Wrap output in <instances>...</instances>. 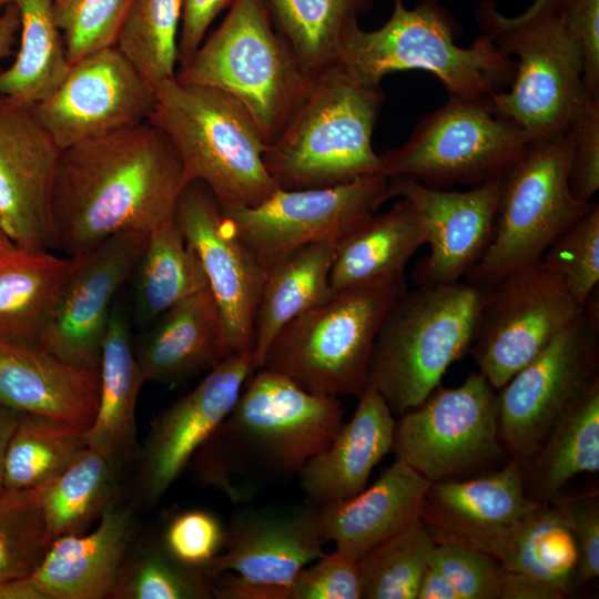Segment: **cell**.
Returning a JSON list of instances; mask_svg holds the SVG:
<instances>
[{"label": "cell", "instance_id": "obj_1", "mask_svg": "<svg viewBox=\"0 0 599 599\" xmlns=\"http://www.w3.org/2000/svg\"><path fill=\"white\" fill-rule=\"evenodd\" d=\"M166 134L149 121L60 150L50 205L51 247L77 255L175 213L187 184Z\"/></svg>", "mask_w": 599, "mask_h": 599}, {"label": "cell", "instance_id": "obj_2", "mask_svg": "<svg viewBox=\"0 0 599 599\" xmlns=\"http://www.w3.org/2000/svg\"><path fill=\"white\" fill-rule=\"evenodd\" d=\"M256 370L189 464L201 486L223 491L235 504L237 489L242 504L261 485L297 476L344 424L338 398L312 394L282 374Z\"/></svg>", "mask_w": 599, "mask_h": 599}, {"label": "cell", "instance_id": "obj_3", "mask_svg": "<svg viewBox=\"0 0 599 599\" xmlns=\"http://www.w3.org/2000/svg\"><path fill=\"white\" fill-rule=\"evenodd\" d=\"M460 28L435 0L407 9L394 0L392 16L377 30L359 26L344 37L336 63L361 84L377 87L388 73L424 70L437 77L448 95L490 104L511 84L516 60L481 33L469 48L455 43Z\"/></svg>", "mask_w": 599, "mask_h": 599}, {"label": "cell", "instance_id": "obj_4", "mask_svg": "<svg viewBox=\"0 0 599 599\" xmlns=\"http://www.w3.org/2000/svg\"><path fill=\"white\" fill-rule=\"evenodd\" d=\"M384 97L380 85L361 84L337 64L318 73L300 109L264 151L277 187H329L383 174L372 136Z\"/></svg>", "mask_w": 599, "mask_h": 599}, {"label": "cell", "instance_id": "obj_5", "mask_svg": "<svg viewBox=\"0 0 599 599\" xmlns=\"http://www.w3.org/2000/svg\"><path fill=\"white\" fill-rule=\"evenodd\" d=\"M149 122L174 145L187 182L204 184L222 210L255 206L278 189L264 164L266 143L229 93L173 77L155 90Z\"/></svg>", "mask_w": 599, "mask_h": 599}, {"label": "cell", "instance_id": "obj_6", "mask_svg": "<svg viewBox=\"0 0 599 599\" xmlns=\"http://www.w3.org/2000/svg\"><path fill=\"white\" fill-rule=\"evenodd\" d=\"M174 77L232 95L268 145L300 109L316 75L304 69L277 32L264 0H235Z\"/></svg>", "mask_w": 599, "mask_h": 599}, {"label": "cell", "instance_id": "obj_7", "mask_svg": "<svg viewBox=\"0 0 599 599\" xmlns=\"http://www.w3.org/2000/svg\"><path fill=\"white\" fill-rule=\"evenodd\" d=\"M481 291L464 282L405 288L374 343L367 385L394 416L420 405L469 353Z\"/></svg>", "mask_w": 599, "mask_h": 599}, {"label": "cell", "instance_id": "obj_8", "mask_svg": "<svg viewBox=\"0 0 599 599\" xmlns=\"http://www.w3.org/2000/svg\"><path fill=\"white\" fill-rule=\"evenodd\" d=\"M475 19L500 51L518 58L509 90L491 97L493 111L529 140L565 133L587 93L581 47L564 17L524 12L511 18L494 0H483Z\"/></svg>", "mask_w": 599, "mask_h": 599}, {"label": "cell", "instance_id": "obj_9", "mask_svg": "<svg viewBox=\"0 0 599 599\" xmlns=\"http://www.w3.org/2000/svg\"><path fill=\"white\" fill-rule=\"evenodd\" d=\"M571 146L565 132L532 139L499 176L493 236L464 281L484 291L512 271L540 261L548 247L577 223L593 202L569 187Z\"/></svg>", "mask_w": 599, "mask_h": 599}, {"label": "cell", "instance_id": "obj_10", "mask_svg": "<svg viewBox=\"0 0 599 599\" xmlns=\"http://www.w3.org/2000/svg\"><path fill=\"white\" fill-rule=\"evenodd\" d=\"M404 285L336 291L288 322L268 346L261 368L327 397L358 398L367 387L377 334Z\"/></svg>", "mask_w": 599, "mask_h": 599}, {"label": "cell", "instance_id": "obj_11", "mask_svg": "<svg viewBox=\"0 0 599 599\" xmlns=\"http://www.w3.org/2000/svg\"><path fill=\"white\" fill-rule=\"evenodd\" d=\"M392 453L430 483L474 477L509 458L499 436L498 394L480 372L436 388L398 416Z\"/></svg>", "mask_w": 599, "mask_h": 599}, {"label": "cell", "instance_id": "obj_12", "mask_svg": "<svg viewBox=\"0 0 599 599\" xmlns=\"http://www.w3.org/2000/svg\"><path fill=\"white\" fill-rule=\"evenodd\" d=\"M529 138L490 104L449 95L422 118L407 141L379 154L383 174L427 186H476L499 177Z\"/></svg>", "mask_w": 599, "mask_h": 599}, {"label": "cell", "instance_id": "obj_13", "mask_svg": "<svg viewBox=\"0 0 599 599\" xmlns=\"http://www.w3.org/2000/svg\"><path fill=\"white\" fill-rule=\"evenodd\" d=\"M599 382L598 303L557 333L499 390V436L509 458L526 461Z\"/></svg>", "mask_w": 599, "mask_h": 599}, {"label": "cell", "instance_id": "obj_14", "mask_svg": "<svg viewBox=\"0 0 599 599\" xmlns=\"http://www.w3.org/2000/svg\"><path fill=\"white\" fill-rule=\"evenodd\" d=\"M581 312L562 278L540 260L481 291L469 353L499 390Z\"/></svg>", "mask_w": 599, "mask_h": 599}, {"label": "cell", "instance_id": "obj_15", "mask_svg": "<svg viewBox=\"0 0 599 599\" xmlns=\"http://www.w3.org/2000/svg\"><path fill=\"white\" fill-rule=\"evenodd\" d=\"M390 197L389 177L378 174L337 186L277 189L255 206L222 211L236 236L270 270L302 246L336 243Z\"/></svg>", "mask_w": 599, "mask_h": 599}, {"label": "cell", "instance_id": "obj_16", "mask_svg": "<svg viewBox=\"0 0 599 599\" xmlns=\"http://www.w3.org/2000/svg\"><path fill=\"white\" fill-rule=\"evenodd\" d=\"M155 91L114 45L71 64L59 87L31 106L60 150L149 121Z\"/></svg>", "mask_w": 599, "mask_h": 599}, {"label": "cell", "instance_id": "obj_17", "mask_svg": "<svg viewBox=\"0 0 599 599\" xmlns=\"http://www.w3.org/2000/svg\"><path fill=\"white\" fill-rule=\"evenodd\" d=\"M175 217L204 271L224 325L229 353L253 352L255 315L268 270L232 231L204 184L185 185Z\"/></svg>", "mask_w": 599, "mask_h": 599}, {"label": "cell", "instance_id": "obj_18", "mask_svg": "<svg viewBox=\"0 0 599 599\" xmlns=\"http://www.w3.org/2000/svg\"><path fill=\"white\" fill-rule=\"evenodd\" d=\"M149 232L126 231L74 256L39 346L73 365L100 368L112 303L146 246Z\"/></svg>", "mask_w": 599, "mask_h": 599}, {"label": "cell", "instance_id": "obj_19", "mask_svg": "<svg viewBox=\"0 0 599 599\" xmlns=\"http://www.w3.org/2000/svg\"><path fill=\"white\" fill-rule=\"evenodd\" d=\"M256 370L252 351L227 355L154 418L138 458V493L158 504L236 403Z\"/></svg>", "mask_w": 599, "mask_h": 599}, {"label": "cell", "instance_id": "obj_20", "mask_svg": "<svg viewBox=\"0 0 599 599\" xmlns=\"http://www.w3.org/2000/svg\"><path fill=\"white\" fill-rule=\"evenodd\" d=\"M540 504L526 494L520 461L509 458L481 475L432 483L420 519L436 542L463 544L500 562L517 529Z\"/></svg>", "mask_w": 599, "mask_h": 599}, {"label": "cell", "instance_id": "obj_21", "mask_svg": "<svg viewBox=\"0 0 599 599\" xmlns=\"http://www.w3.org/2000/svg\"><path fill=\"white\" fill-rule=\"evenodd\" d=\"M326 542L319 507L311 501L245 507L232 516L223 549L205 571L213 579L233 572L290 590L297 572L325 551Z\"/></svg>", "mask_w": 599, "mask_h": 599}, {"label": "cell", "instance_id": "obj_22", "mask_svg": "<svg viewBox=\"0 0 599 599\" xmlns=\"http://www.w3.org/2000/svg\"><path fill=\"white\" fill-rule=\"evenodd\" d=\"M59 154L31 106L0 95V232L17 247H51L50 205Z\"/></svg>", "mask_w": 599, "mask_h": 599}, {"label": "cell", "instance_id": "obj_23", "mask_svg": "<svg viewBox=\"0 0 599 599\" xmlns=\"http://www.w3.org/2000/svg\"><path fill=\"white\" fill-rule=\"evenodd\" d=\"M499 187V177L466 191L389 177L392 197L408 200L427 231L430 253L414 272L417 285L458 282L479 260L493 236Z\"/></svg>", "mask_w": 599, "mask_h": 599}, {"label": "cell", "instance_id": "obj_24", "mask_svg": "<svg viewBox=\"0 0 599 599\" xmlns=\"http://www.w3.org/2000/svg\"><path fill=\"white\" fill-rule=\"evenodd\" d=\"M100 368L73 365L39 345L0 337V405L87 430L95 416Z\"/></svg>", "mask_w": 599, "mask_h": 599}, {"label": "cell", "instance_id": "obj_25", "mask_svg": "<svg viewBox=\"0 0 599 599\" xmlns=\"http://www.w3.org/2000/svg\"><path fill=\"white\" fill-rule=\"evenodd\" d=\"M136 529L133 507L115 499L91 532L53 540L29 579L42 599L110 598Z\"/></svg>", "mask_w": 599, "mask_h": 599}, {"label": "cell", "instance_id": "obj_26", "mask_svg": "<svg viewBox=\"0 0 599 599\" xmlns=\"http://www.w3.org/2000/svg\"><path fill=\"white\" fill-rule=\"evenodd\" d=\"M430 481L399 459L357 495L319 507L325 539L359 560L420 519Z\"/></svg>", "mask_w": 599, "mask_h": 599}, {"label": "cell", "instance_id": "obj_27", "mask_svg": "<svg viewBox=\"0 0 599 599\" xmlns=\"http://www.w3.org/2000/svg\"><path fill=\"white\" fill-rule=\"evenodd\" d=\"M395 423L386 402L367 385L352 418L297 474L308 501L321 507L362 491L373 469L392 451Z\"/></svg>", "mask_w": 599, "mask_h": 599}, {"label": "cell", "instance_id": "obj_28", "mask_svg": "<svg viewBox=\"0 0 599 599\" xmlns=\"http://www.w3.org/2000/svg\"><path fill=\"white\" fill-rule=\"evenodd\" d=\"M427 242L422 219L400 197L388 211L365 217L336 242L331 285L335 291L404 285L408 261Z\"/></svg>", "mask_w": 599, "mask_h": 599}, {"label": "cell", "instance_id": "obj_29", "mask_svg": "<svg viewBox=\"0 0 599 599\" xmlns=\"http://www.w3.org/2000/svg\"><path fill=\"white\" fill-rule=\"evenodd\" d=\"M144 382L129 318L116 304L101 346L98 408L84 438L87 446L102 455L118 474L140 455L136 405Z\"/></svg>", "mask_w": 599, "mask_h": 599}, {"label": "cell", "instance_id": "obj_30", "mask_svg": "<svg viewBox=\"0 0 599 599\" xmlns=\"http://www.w3.org/2000/svg\"><path fill=\"white\" fill-rule=\"evenodd\" d=\"M135 349L146 380L173 384L230 355L217 305L205 288L172 306Z\"/></svg>", "mask_w": 599, "mask_h": 599}, {"label": "cell", "instance_id": "obj_31", "mask_svg": "<svg viewBox=\"0 0 599 599\" xmlns=\"http://www.w3.org/2000/svg\"><path fill=\"white\" fill-rule=\"evenodd\" d=\"M74 264V256L14 246L0 253V337L39 345Z\"/></svg>", "mask_w": 599, "mask_h": 599}, {"label": "cell", "instance_id": "obj_32", "mask_svg": "<svg viewBox=\"0 0 599 599\" xmlns=\"http://www.w3.org/2000/svg\"><path fill=\"white\" fill-rule=\"evenodd\" d=\"M334 242L307 244L268 270L254 322L256 369L277 333L300 314L332 298L329 282Z\"/></svg>", "mask_w": 599, "mask_h": 599}, {"label": "cell", "instance_id": "obj_33", "mask_svg": "<svg viewBox=\"0 0 599 599\" xmlns=\"http://www.w3.org/2000/svg\"><path fill=\"white\" fill-rule=\"evenodd\" d=\"M520 464L526 494L537 502L556 499L577 475L599 470V382Z\"/></svg>", "mask_w": 599, "mask_h": 599}, {"label": "cell", "instance_id": "obj_34", "mask_svg": "<svg viewBox=\"0 0 599 599\" xmlns=\"http://www.w3.org/2000/svg\"><path fill=\"white\" fill-rule=\"evenodd\" d=\"M14 6L21 39L12 65L0 72V95L32 106L62 82L70 64L53 17V0H0V12Z\"/></svg>", "mask_w": 599, "mask_h": 599}, {"label": "cell", "instance_id": "obj_35", "mask_svg": "<svg viewBox=\"0 0 599 599\" xmlns=\"http://www.w3.org/2000/svg\"><path fill=\"white\" fill-rule=\"evenodd\" d=\"M135 319L153 323L183 300L209 288L202 265L185 242L175 213L149 232L135 267Z\"/></svg>", "mask_w": 599, "mask_h": 599}, {"label": "cell", "instance_id": "obj_36", "mask_svg": "<svg viewBox=\"0 0 599 599\" xmlns=\"http://www.w3.org/2000/svg\"><path fill=\"white\" fill-rule=\"evenodd\" d=\"M264 1L275 29L314 77L336 63L344 37L373 6V0Z\"/></svg>", "mask_w": 599, "mask_h": 599}, {"label": "cell", "instance_id": "obj_37", "mask_svg": "<svg viewBox=\"0 0 599 599\" xmlns=\"http://www.w3.org/2000/svg\"><path fill=\"white\" fill-rule=\"evenodd\" d=\"M499 564L505 571L549 587L562 598L579 587L578 546L551 502H541L524 520Z\"/></svg>", "mask_w": 599, "mask_h": 599}, {"label": "cell", "instance_id": "obj_38", "mask_svg": "<svg viewBox=\"0 0 599 599\" xmlns=\"http://www.w3.org/2000/svg\"><path fill=\"white\" fill-rule=\"evenodd\" d=\"M51 544L82 534L118 499V473L88 446L55 478L40 486Z\"/></svg>", "mask_w": 599, "mask_h": 599}, {"label": "cell", "instance_id": "obj_39", "mask_svg": "<svg viewBox=\"0 0 599 599\" xmlns=\"http://www.w3.org/2000/svg\"><path fill=\"white\" fill-rule=\"evenodd\" d=\"M84 432L21 412L6 449L2 488H37L55 478L87 447Z\"/></svg>", "mask_w": 599, "mask_h": 599}, {"label": "cell", "instance_id": "obj_40", "mask_svg": "<svg viewBox=\"0 0 599 599\" xmlns=\"http://www.w3.org/2000/svg\"><path fill=\"white\" fill-rule=\"evenodd\" d=\"M181 0H132L115 47L155 91L175 75Z\"/></svg>", "mask_w": 599, "mask_h": 599}, {"label": "cell", "instance_id": "obj_41", "mask_svg": "<svg viewBox=\"0 0 599 599\" xmlns=\"http://www.w3.org/2000/svg\"><path fill=\"white\" fill-rule=\"evenodd\" d=\"M134 542V541H133ZM129 548L111 599H212L213 578L174 558L160 539Z\"/></svg>", "mask_w": 599, "mask_h": 599}, {"label": "cell", "instance_id": "obj_42", "mask_svg": "<svg viewBox=\"0 0 599 599\" xmlns=\"http://www.w3.org/2000/svg\"><path fill=\"white\" fill-rule=\"evenodd\" d=\"M436 541L419 519L359 559L362 599H416Z\"/></svg>", "mask_w": 599, "mask_h": 599}, {"label": "cell", "instance_id": "obj_43", "mask_svg": "<svg viewBox=\"0 0 599 599\" xmlns=\"http://www.w3.org/2000/svg\"><path fill=\"white\" fill-rule=\"evenodd\" d=\"M51 541L41 504V489L0 490V583L30 578Z\"/></svg>", "mask_w": 599, "mask_h": 599}, {"label": "cell", "instance_id": "obj_44", "mask_svg": "<svg viewBox=\"0 0 599 599\" xmlns=\"http://www.w3.org/2000/svg\"><path fill=\"white\" fill-rule=\"evenodd\" d=\"M132 0H53L69 64L114 47Z\"/></svg>", "mask_w": 599, "mask_h": 599}, {"label": "cell", "instance_id": "obj_45", "mask_svg": "<svg viewBox=\"0 0 599 599\" xmlns=\"http://www.w3.org/2000/svg\"><path fill=\"white\" fill-rule=\"evenodd\" d=\"M542 262L559 275L573 300L583 305L599 282V204L562 233Z\"/></svg>", "mask_w": 599, "mask_h": 599}, {"label": "cell", "instance_id": "obj_46", "mask_svg": "<svg viewBox=\"0 0 599 599\" xmlns=\"http://www.w3.org/2000/svg\"><path fill=\"white\" fill-rule=\"evenodd\" d=\"M430 562L449 580L458 599H500L504 569L488 554L440 541L433 549Z\"/></svg>", "mask_w": 599, "mask_h": 599}, {"label": "cell", "instance_id": "obj_47", "mask_svg": "<svg viewBox=\"0 0 599 599\" xmlns=\"http://www.w3.org/2000/svg\"><path fill=\"white\" fill-rule=\"evenodd\" d=\"M225 527L220 518L204 509H189L170 518L161 541L181 562L205 570L222 551Z\"/></svg>", "mask_w": 599, "mask_h": 599}, {"label": "cell", "instance_id": "obj_48", "mask_svg": "<svg viewBox=\"0 0 599 599\" xmlns=\"http://www.w3.org/2000/svg\"><path fill=\"white\" fill-rule=\"evenodd\" d=\"M359 560L335 549L302 568L290 587V599H362Z\"/></svg>", "mask_w": 599, "mask_h": 599}, {"label": "cell", "instance_id": "obj_49", "mask_svg": "<svg viewBox=\"0 0 599 599\" xmlns=\"http://www.w3.org/2000/svg\"><path fill=\"white\" fill-rule=\"evenodd\" d=\"M566 133L571 146L570 192L579 201L590 202L599 190V97H586Z\"/></svg>", "mask_w": 599, "mask_h": 599}, {"label": "cell", "instance_id": "obj_50", "mask_svg": "<svg viewBox=\"0 0 599 599\" xmlns=\"http://www.w3.org/2000/svg\"><path fill=\"white\" fill-rule=\"evenodd\" d=\"M572 532L579 550L578 585L599 576V491L558 496L550 501Z\"/></svg>", "mask_w": 599, "mask_h": 599}, {"label": "cell", "instance_id": "obj_51", "mask_svg": "<svg viewBox=\"0 0 599 599\" xmlns=\"http://www.w3.org/2000/svg\"><path fill=\"white\" fill-rule=\"evenodd\" d=\"M559 13L581 47L585 91L599 97V0H565Z\"/></svg>", "mask_w": 599, "mask_h": 599}, {"label": "cell", "instance_id": "obj_52", "mask_svg": "<svg viewBox=\"0 0 599 599\" xmlns=\"http://www.w3.org/2000/svg\"><path fill=\"white\" fill-rule=\"evenodd\" d=\"M235 0H181V29L177 43L180 68L196 52L214 19Z\"/></svg>", "mask_w": 599, "mask_h": 599}, {"label": "cell", "instance_id": "obj_53", "mask_svg": "<svg viewBox=\"0 0 599 599\" xmlns=\"http://www.w3.org/2000/svg\"><path fill=\"white\" fill-rule=\"evenodd\" d=\"M213 598L290 599V590L250 581L233 572H223L213 580Z\"/></svg>", "mask_w": 599, "mask_h": 599}, {"label": "cell", "instance_id": "obj_54", "mask_svg": "<svg viewBox=\"0 0 599 599\" xmlns=\"http://www.w3.org/2000/svg\"><path fill=\"white\" fill-rule=\"evenodd\" d=\"M500 599H562L554 589L504 570Z\"/></svg>", "mask_w": 599, "mask_h": 599}, {"label": "cell", "instance_id": "obj_55", "mask_svg": "<svg viewBox=\"0 0 599 599\" xmlns=\"http://www.w3.org/2000/svg\"><path fill=\"white\" fill-rule=\"evenodd\" d=\"M416 599H458L449 580L430 561L418 586Z\"/></svg>", "mask_w": 599, "mask_h": 599}, {"label": "cell", "instance_id": "obj_56", "mask_svg": "<svg viewBox=\"0 0 599 599\" xmlns=\"http://www.w3.org/2000/svg\"><path fill=\"white\" fill-rule=\"evenodd\" d=\"M19 28L18 9L14 6L3 8L0 12V60L11 53Z\"/></svg>", "mask_w": 599, "mask_h": 599}, {"label": "cell", "instance_id": "obj_57", "mask_svg": "<svg viewBox=\"0 0 599 599\" xmlns=\"http://www.w3.org/2000/svg\"><path fill=\"white\" fill-rule=\"evenodd\" d=\"M21 412L0 405V490L2 489L3 464L8 441L18 424Z\"/></svg>", "mask_w": 599, "mask_h": 599}, {"label": "cell", "instance_id": "obj_58", "mask_svg": "<svg viewBox=\"0 0 599 599\" xmlns=\"http://www.w3.org/2000/svg\"><path fill=\"white\" fill-rule=\"evenodd\" d=\"M0 599H42L30 579L0 583Z\"/></svg>", "mask_w": 599, "mask_h": 599}, {"label": "cell", "instance_id": "obj_59", "mask_svg": "<svg viewBox=\"0 0 599 599\" xmlns=\"http://www.w3.org/2000/svg\"><path fill=\"white\" fill-rule=\"evenodd\" d=\"M565 0H534L531 6L525 11L532 13H559Z\"/></svg>", "mask_w": 599, "mask_h": 599}, {"label": "cell", "instance_id": "obj_60", "mask_svg": "<svg viewBox=\"0 0 599 599\" xmlns=\"http://www.w3.org/2000/svg\"><path fill=\"white\" fill-rule=\"evenodd\" d=\"M14 245L0 232V253L13 248Z\"/></svg>", "mask_w": 599, "mask_h": 599}]
</instances>
